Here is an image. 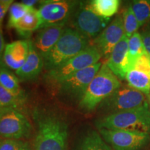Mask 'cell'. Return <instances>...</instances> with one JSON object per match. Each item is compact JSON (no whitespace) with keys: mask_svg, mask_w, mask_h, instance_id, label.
<instances>
[{"mask_svg":"<svg viewBox=\"0 0 150 150\" xmlns=\"http://www.w3.org/2000/svg\"><path fill=\"white\" fill-rule=\"evenodd\" d=\"M32 7H29L23 3L13 2L9 8V16L8 20V28H14L15 25L27 13Z\"/></svg>","mask_w":150,"mask_h":150,"instance_id":"cell-24","label":"cell"},{"mask_svg":"<svg viewBox=\"0 0 150 150\" xmlns=\"http://www.w3.org/2000/svg\"><path fill=\"white\" fill-rule=\"evenodd\" d=\"M91 8L98 16L109 18L117 13L120 5L119 0H93L89 3Z\"/></svg>","mask_w":150,"mask_h":150,"instance_id":"cell-22","label":"cell"},{"mask_svg":"<svg viewBox=\"0 0 150 150\" xmlns=\"http://www.w3.org/2000/svg\"><path fill=\"white\" fill-rule=\"evenodd\" d=\"M42 25V20L39 14L38 11L34 7H32L28 11L27 14L17 23L13 29L20 36L24 38H28L38 29H40Z\"/></svg>","mask_w":150,"mask_h":150,"instance_id":"cell-17","label":"cell"},{"mask_svg":"<svg viewBox=\"0 0 150 150\" xmlns=\"http://www.w3.org/2000/svg\"><path fill=\"white\" fill-rule=\"evenodd\" d=\"M0 84L17 97L26 100L25 93L20 88L19 79L5 66L3 59H0Z\"/></svg>","mask_w":150,"mask_h":150,"instance_id":"cell-18","label":"cell"},{"mask_svg":"<svg viewBox=\"0 0 150 150\" xmlns=\"http://www.w3.org/2000/svg\"><path fill=\"white\" fill-rule=\"evenodd\" d=\"M149 104H150V95H149Z\"/></svg>","mask_w":150,"mask_h":150,"instance_id":"cell-35","label":"cell"},{"mask_svg":"<svg viewBox=\"0 0 150 150\" xmlns=\"http://www.w3.org/2000/svg\"><path fill=\"white\" fill-rule=\"evenodd\" d=\"M37 126L34 150H67L68 125L63 118L50 110L35 109Z\"/></svg>","mask_w":150,"mask_h":150,"instance_id":"cell-1","label":"cell"},{"mask_svg":"<svg viewBox=\"0 0 150 150\" xmlns=\"http://www.w3.org/2000/svg\"><path fill=\"white\" fill-rule=\"evenodd\" d=\"M146 52L140 33L139 32L135 33L129 38V70L134 67L137 61Z\"/></svg>","mask_w":150,"mask_h":150,"instance_id":"cell-21","label":"cell"},{"mask_svg":"<svg viewBox=\"0 0 150 150\" xmlns=\"http://www.w3.org/2000/svg\"><path fill=\"white\" fill-rule=\"evenodd\" d=\"M29 52V40H20L6 45L3 54L5 66L18 71L24 64Z\"/></svg>","mask_w":150,"mask_h":150,"instance_id":"cell-14","label":"cell"},{"mask_svg":"<svg viewBox=\"0 0 150 150\" xmlns=\"http://www.w3.org/2000/svg\"><path fill=\"white\" fill-rule=\"evenodd\" d=\"M21 150H31V148H30L29 144H27V145L25 146V147H24Z\"/></svg>","mask_w":150,"mask_h":150,"instance_id":"cell-33","label":"cell"},{"mask_svg":"<svg viewBox=\"0 0 150 150\" xmlns=\"http://www.w3.org/2000/svg\"><path fill=\"white\" fill-rule=\"evenodd\" d=\"M79 1L52 0L41 1L38 9L42 20L40 29L52 26H65L74 14Z\"/></svg>","mask_w":150,"mask_h":150,"instance_id":"cell-7","label":"cell"},{"mask_svg":"<svg viewBox=\"0 0 150 150\" xmlns=\"http://www.w3.org/2000/svg\"><path fill=\"white\" fill-rule=\"evenodd\" d=\"M27 144L21 140L0 138V150H21Z\"/></svg>","mask_w":150,"mask_h":150,"instance_id":"cell-27","label":"cell"},{"mask_svg":"<svg viewBox=\"0 0 150 150\" xmlns=\"http://www.w3.org/2000/svg\"><path fill=\"white\" fill-rule=\"evenodd\" d=\"M13 3L12 0H0V28L2 27V22L5 15L9 10L11 4Z\"/></svg>","mask_w":150,"mask_h":150,"instance_id":"cell-30","label":"cell"},{"mask_svg":"<svg viewBox=\"0 0 150 150\" xmlns=\"http://www.w3.org/2000/svg\"><path fill=\"white\" fill-rule=\"evenodd\" d=\"M95 125L98 129L125 130L150 132V109L146 102L142 106L133 109L110 112L97 119Z\"/></svg>","mask_w":150,"mask_h":150,"instance_id":"cell-2","label":"cell"},{"mask_svg":"<svg viewBox=\"0 0 150 150\" xmlns=\"http://www.w3.org/2000/svg\"><path fill=\"white\" fill-rule=\"evenodd\" d=\"M76 150H111L96 131H88L79 142Z\"/></svg>","mask_w":150,"mask_h":150,"instance_id":"cell-20","label":"cell"},{"mask_svg":"<svg viewBox=\"0 0 150 150\" xmlns=\"http://www.w3.org/2000/svg\"><path fill=\"white\" fill-rule=\"evenodd\" d=\"M3 108H4V107H1V106H0V110H1V109H2Z\"/></svg>","mask_w":150,"mask_h":150,"instance_id":"cell-34","label":"cell"},{"mask_svg":"<svg viewBox=\"0 0 150 150\" xmlns=\"http://www.w3.org/2000/svg\"><path fill=\"white\" fill-rule=\"evenodd\" d=\"M102 57L95 46H88L61 66L49 71L45 77L48 82L59 85L71 75L96 64Z\"/></svg>","mask_w":150,"mask_h":150,"instance_id":"cell-5","label":"cell"},{"mask_svg":"<svg viewBox=\"0 0 150 150\" xmlns=\"http://www.w3.org/2000/svg\"><path fill=\"white\" fill-rule=\"evenodd\" d=\"M133 68H136L137 70L142 71L150 76V56L147 52L144 54L137 61Z\"/></svg>","mask_w":150,"mask_h":150,"instance_id":"cell-28","label":"cell"},{"mask_svg":"<svg viewBox=\"0 0 150 150\" xmlns=\"http://www.w3.org/2000/svg\"><path fill=\"white\" fill-rule=\"evenodd\" d=\"M125 79L128 86L136 91L141 92L146 96L150 94V76L147 73L136 68H132L127 72Z\"/></svg>","mask_w":150,"mask_h":150,"instance_id":"cell-19","label":"cell"},{"mask_svg":"<svg viewBox=\"0 0 150 150\" xmlns=\"http://www.w3.org/2000/svg\"><path fill=\"white\" fill-rule=\"evenodd\" d=\"M148 24L140 33L146 52L150 56V22Z\"/></svg>","mask_w":150,"mask_h":150,"instance_id":"cell-29","label":"cell"},{"mask_svg":"<svg viewBox=\"0 0 150 150\" xmlns=\"http://www.w3.org/2000/svg\"><path fill=\"white\" fill-rule=\"evenodd\" d=\"M24 102L25 101L13 95L0 84V106L18 109Z\"/></svg>","mask_w":150,"mask_h":150,"instance_id":"cell-25","label":"cell"},{"mask_svg":"<svg viewBox=\"0 0 150 150\" xmlns=\"http://www.w3.org/2000/svg\"><path fill=\"white\" fill-rule=\"evenodd\" d=\"M122 18L125 35L129 38L140 28L131 4L124 11Z\"/></svg>","mask_w":150,"mask_h":150,"instance_id":"cell-26","label":"cell"},{"mask_svg":"<svg viewBox=\"0 0 150 150\" xmlns=\"http://www.w3.org/2000/svg\"><path fill=\"white\" fill-rule=\"evenodd\" d=\"M38 2L39 1H36V0H24V1H22V3H23L24 4L29 7H33V6Z\"/></svg>","mask_w":150,"mask_h":150,"instance_id":"cell-32","label":"cell"},{"mask_svg":"<svg viewBox=\"0 0 150 150\" xmlns=\"http://www.w3.org/2000/svg\"><path fill=\"white\" fill-rule=\"evenodd\" d=\"M44 67V59L36 51L33 42L29 40V52L27 59L16 74L19 80L31 81L36 79Z\"/></svg>","mask_w":150,"mask_h":150,"instance_id":"cell-16","label":"cell"},{"mask_svg":"<svg viewBox=\"0 0 150 150\" xmlns=\"http://www.w3.org/2000/svg\"><path fill=\"white\" fill-rule=\"evenodd\" d=\"M119 79L103 64L79 102L81 110L92 111L120 87Z\"/></svg>","mask_w":150,"mask_h":150,"instance_id":"cell-4","label":"cell"},{"mask_svg":"<svg viewBox=\"0 0 150 150\" xmlns=\"http://www.w3.org/2000/svg\"><path fill=\"white\" fill-rule=\"evenodd\" d=\"M88 38L72 28H65L63 34L44 59L45 70L51 71L72 59L88 47Z\"/></svg>","mask_w":150,"mask_h":150,"instance_id":"cell-3","label":"cell"},{"mask_svg":"<svg viewBox=\"0 0 150 150\" xmlns=\"http://www.w3.org/2000/svg\"><path fill=\"white\" fill-rule=\"evenodd\" d=\"M5 42L4 39L2 29L0 28V59H2L4 52L5 49Z\"/></svg>","mask_w":150,"mask_h":150,"instance_id":"cell-31","label":"cell"},{"mask_svg":"<svg viewBox=\"0 0 150 150\" xmlns=\"http://www.w3.org/2000/svg\"><path fill=\"white\" fill-rule=\"evenodd\" d=\"M99 131L113 150H140L150 141L149 133L104 129Z\"/></svg>","mask_w":150,"mask_h":150,"instance_id":"cell-9","label":"cell"},{"mask_svg":"<svg viewBox=\"0 0 150 150\" xmlns=\"http://www.w3.org/2000/svg\"><path fill=\"white\" fill-rule=\"evenodd\" d=\"M32 127L20 110L3 108L0 110V138L20 140L29 137Z\"/></svg>","mask_w":150,"mask_h":150,"instance_id":"cell-8","label":"cell"},{"mask_svg":"<svg viewBox=\"0 0 150 150\" xmlns=\"http://www.w3.org/2000/svg\"><path fill=\"white\" fill-rule=\"evenodd\" d=\"M65 26H52L42 28L37 33L33 45L36 51L45 59L59 40Z\"/></svg>","mask_w":150,"mask_h":150,"instance_id":"cell-15","label":"cell"},{"mask_svg":"<svg viewBox=\"0 0 150 150\" xmlns=\"http://www.w3.org/2000/svg\"><path fill=\"white\" fill-rule=\"evenodd\" d=\"M70 20L74 29L88 39L98 36L110 21L109 18L98 16L89 3L83 2H79Z\"/></svg>","mask_w":150,"mask_h":150,"instance_id":"cell-6","label":"cell"},{"mask_svg":"<svg viewBox=\"0 0 150 150\" xmlns=\"http://www.w3.org/2000/svg\"><path fill=\"white\" fill-rule=\"evenodd\" d=\"M129 38L126 35L114 47L106 65L120 80L125 79L129 71L128 65Z\"/></svg>","mask_w":150,"mask_h":150,"instance_id":"cell-13","label":"cell"},{"mask_svg":"<svg viewBox=\"0 0 150 150\" xmlns=\"http://www.w3.org/2000/svg\"><path fill=\"white\" fill-rule=\"evenodd\" d=\"M146 96L129 86H120L101 104V108L111 112L139 107L146 102Z\"/></svg>","mask_w":150,"mask_h":150,"instance_id":"cell-10","label":"cell"},{"mask_svg":"<svg viewBox=\"0 0 150 150\" xmlns=\"http://www.w3.org/2000/svg\"><path fill=\"white\" fill-rule=\"evenodd\" d=\"M123 18L118 16L93 40V45L102 56L109 57L114 47L125 36Z\"/></svg>","mask_w":150,"mask_h":150,"instance_id":"cell-12","label":"cell"},{"mask_svg":"<svg viewBox=\"0 0 150 150\" xmlns=\"http://www.w3.org/2000/svg\"><path fill=\"white\" fill-rule=\"evenodd\" d=\"M139 27L150 22V1L136 0L131 4Z\"/></svg>","mask_w":150,"mask_h":150,"instance_id":"cell-23","label":"cell"},{"mask_svg":"<svg viewBox=\"0 0 150 150\" xmlns=\"http://www.w3.org/2000/svg\"><path fill=\"white\" fill-rule=\"evenodd\" d=\"M102 65V63L98 62L96 64L71 75L58 85L59 86V93L65 96L79 98L80 100Z\"/></svg>","mask_w":150,"mask_h":150,"instance_id":"cell-11","label":"cell"}]
</instances>
